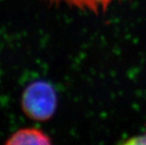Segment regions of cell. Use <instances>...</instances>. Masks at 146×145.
<instances>
[{
  "label": "cell",
  "instance_id": "cell-1",
  "mask_svg": "<svg viewBox=\"0 0 146 145\" xmlns=\"http://www.w3.org/2000/svg\"><path fill=\"white\" fill-rule=\"evenodd\" d=\"M58 104L57 94L49 82L37 81L26 87L22 94L21 107L28 118L45 122L54 116Z\"/></svg>",
  "mask_w": 146,
  "mask_h": 145
},
{
  "label": "cell",
  "instance_id": "cell-2",
  "mask_svg": "<svg viewBox=\"0 0 146 145\" xmlns=\"http://www.w3.org/2000/svg\"><path fill=\"white\" fill-rule=\"evenodd\" d=\"M47 2L55 5H64L81 11L100 14L105 12L115 3L123 0H46Z\"/></svg>",
  "mask_w": 146,
  "mask_h": 145
},
{
  "label": "cell",
  "instance_id": "cell-3",
  "mask_svg": "<svg viewBox=\"0 0 146 145\" xmlns=\"http://www.w3.org/2000/svg\"><path fill=\"white\" fill-rule=\"evenodd\" d=\"M5 144H51V140L50 137L40 129L35 128H25L13 133L5 142Z\"/></svg>",
  "mask_w": 146,
  "mask_h": 145
},
{
  "label": "cell",
  "instance_id": "cell-4",
  "mask_svg": "<svg viewBox=\"0 0 146 145\" xmlns=\"http://www.w3.org/2000/svg\"><path fill=\"white\" fill-rule=\"evenodd\" d=\"M122 143L127 145H146V130L143 134L132 136Z\"/></svg>",
  "mask_w": 146,
  "mask_h": 145
}]
</instances>
